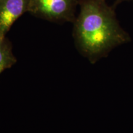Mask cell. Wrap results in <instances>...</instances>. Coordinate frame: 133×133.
I'll list each match as a JSON object with an SVG mask.
<instances>
[{"instance_id":"6da1fadb","label":"cell","mask_w":133,"mask_h":133,"mask_svg":"<svg viewBox=\"0 0 133 133\" xmlns=\"http://www.w3.org/2000/svg\"><path fill=\"white\" fill-rule=\"evenodd\" d=\"M74 35L78 49L92 64L129 39L104 0H88L83 3Z\"/></svg>"},{"instance_id":"7a4b0ae2","label":"cell","mask_w":133,"mask_h":133,"mask_svg":"<svg viewBox=\"0 0 133 133\" xmlns=\"http://www.w3.org/2000/svg\"><path fill=\"white\" fill-rule=\"evenodd\" d=\"M76 0H30L29 12L51 21H70Z\"/></svg>"},{"instance_id":"277c9868","label":"cell","mask_w":133,"mask_h":133,"mask_svg":"<svg viewBox=\"0 0 133 133\" xmlns=\"http://www.w3.org/2000/svg\"><path fill=\"white\" fill-rule=\"evenodd\" d=\"M17 62L12 51V47L6 38L0 39V74L6 69L11 68Z\"/></svg>"},{"instance_id":"3957f363","label":"cell","mask_w":133,"mask_h":133,"mask_svg":"<svg viewBox=\"0 0 133 133\" xmlns=\"http://www.w3.org/2000/svg\"><path fill=\"white\" fill-rule=\"evenodd\" d=\"M30 0H0V39L17 19L29 11Z\"/></svg>"}]
</instances>
